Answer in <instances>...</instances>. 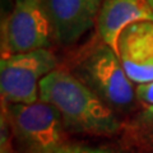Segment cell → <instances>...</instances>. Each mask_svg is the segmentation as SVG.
<instances>
[{"label": "cell", "mask_w": 153, "mask_h": 153, "mask_svg": "<svg viewBox=\"0 0 153 153\" xmlns=\"http://www.w3.org/2000/svg\"><path fill=\"white\" fill-rule=\"evenodd\" d=\"M40 100L54 106L64 125L75 131L111 135L120 129V123L107 103L64 69H55L41 80Z\"/></svg>", "instance_id": "1"}, {"label": "cell", "mask_w": 153, "mask_h": 153, "mask_svg": "<svg viewBox=\"0 0 153 153\" xmlns=\"http://www.w3.org/2000/svg\"><path fill=\"white\" fill-rule=\"evenodd\" d=\"M137 96L142 102L153 106V82L140 84L137 88Z\"/></svg>", "instance_id": "9"}, {"label": "cell", "mask_w": 153, "mask_h": 153, "mask_svg": "<svg viewBox=\"0 0 153 153\" xmlns=\"http://www.w3.org/2000/svg\"><path fill=\"white\" fill-rule=\"evenodd\" d=\"M105 0H45L52 40L63 46L75 44L97 23Z\"/></svg>", "instance_id": "6"}, {"label": "cell", "mask_w": 153, "mask_h": 153, "mask_svg": "<svg viewBox=\"0 0 153 153\" xmlns=\"http://www.w3.org/2000/svg\"><path fill=\"white\" fill-rule=\"evenodd\" d=\"M117 56L131 82H153V22L143 21L128 26L119 37Z\"/></svg>", "instance_id": "7"}, {"label": "cell", "mask_w": 153, "mask_h": 153, "mask_svg": "<svg viewBox=\"0 0 153 153\" xmlns=\"http://www.w3.org/2000/svg\"><path fill=\"white\" fill-rule=\"evenodd\" d=\"M148 111H149V112H148V114H149V115H151V116L153 117V106H149V108H148Z\"/></svg>", "instance_id": "12"}, {"label": "cell", "mask_w": 153, "mask_h": 153, "mask_svg": "<svg viewBox=\"0 0 153 153\" xmlns=\"http://www.w3.org/2000/svg\"><path fill=\"white\" fill-rule=\"evenodd\" d=\"M7 124L14 139L30 153H61L64 151V123L59 111L41 100L35 103H4Z\"/></svg>", "instance_id": "2"}, {"label": "cell", "mask_w": 153, "mask_h": 153, "mask_svg": "<svg viewBox=\"0 0 153 153\" xmlns=\"http://www.w3.org/2000/svg\"><path fill=\"white\" fill-rule=\"evenodd\" d=\"M57 68V59L49 49L1 57L0 89L4 103H35L40 100L41 80Z\"/></svg>", "instance_id": "3"}, {"label": "cell", "mask_w": 153, "mask_h": 153, "mask_svg": "<svg viewBox=\"0 0 153 153\" xmlns=\"http://www.w3.org/2000/svg\"><path fill=\"white\" fill-rule=\"evenodd\" d=\"M1 153H13V147L10 144V137H9V133L4 131L1 133Z\"/></svg>", "instance_id": "10"}, {"label": "cell", "mask_w": 153, "mask_h": 153, "mask_svg": "<svg viewBox=\"0 0 153 153\" xmlns=\"http://www.w3.org/2000/svg\"><path fill=\"white\" fill-rule=\"evenodd\" d=\"M143 21L153 22L149 0H105L96 25L102 42L117 54L121 32L133 23Z\"/></svg>", "instance_id": "8"}, {"label": "cell", "mask_w": 153, "mask_h": 153, "mask_svg": "<svg viewBox=\"0 0 153 153\" xmlns=\"http://www.w3.org/2000/svg\"><path fill=\"white\" fill-rule=\"evenodd\" d=\"M149 4H151V7H152V9H153V0H149Z\"/></svg>", "instance_id": "13"}, {"label": "cell", "mask_w": 153, "mask_h": 153, "mask_svg": "<svg viewBox=\"0 0 153 153\" xmlns=\"http://www.w3.org/2000/svg\"><path fill=\"white\" fill-rule=\"evenodd\" d=\"M51 38L45 0H16L3 23L1 57L47 49Z\"/></svg>", "instance_id": "5"}, {"label": "cell", "mask_w": 153, "mask_h": 153, "mask_svg": "<svg viewBox=\"0 0 153 153\" xmlns=\"http://www.w3.org/2000/svg\"><path fill=\"white\" fill-rule=\"evenodd\" d=\"M61 153H106L102 151H93V149H64Z\"/></svg>", "instance_id": "11"}, {"label": "cell", "mask_w": 153, "mask_h": 153, "mask_svg": "<svg viewBox=\"0 0 153 153\" xmlns=\"http://www.w3.org/2000/svg\"><path fill=\"white\" fill-rule=\"evenodd\" d=\"M75 76L115 107H126L134 100L131 80L125 74L117 54L106 44L80 57L75 66Z\"/></svg>", "instance_id": "4"}]
</instances>
